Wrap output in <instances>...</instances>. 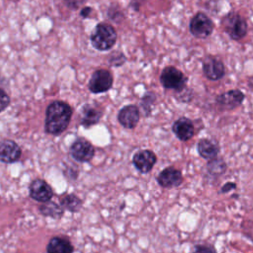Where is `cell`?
<instances>
[{
    "label": "cell",
    "mask_w": 253,
    "mask_h": 253,
    "mask_svg": "<svg viewBox=\"0 0 253 253\" xmlns=\"http://www.w3.org/2000/svg\"><path fill=\"white\" fill-rule=\"evenodd\" d=\"M71 107L62 101L50 103L45 112V131L49 134L57 135L62 133L71 119Z\"/></svg>",
    "instance_id": "cell-1"
},
{
    "label": "cell",
    "mask_w": 253,
    "mask_h": 253,
    "mask_svg": "<svg viewBox=\"0 0 253 253\" xmlns=\"http://www.w3.org/2000/svg\"><path fill=\"white\" fill-rule=\"evenodd\" d=\"M117 41V32L113 26L101 23L96 26L90 36V42L95 49L105 51L111 49Z\"/></svg>",
    "instance_id": "cell-2"
},
{
    "label": "cell",
    "mask_w": 253,
    "mask_h": 253,
    "mask_svg": "<svg viewBox=\"0 0 253 253\" xmlns=\"http://www.w3.org/2000/svg\"><path fill=\"white\" fill-rule=\"evenodd\" d=\"M221 27L224 32L234 41H239L247 34L246 20L238 13L230 12L221 19Z\"/></svg>",
    "instance_id": "cell-3"
},
{
    "label": "cell",
    "mask_w": 253,
    "mask_h": 253,
    "mask_svg": "<svg viewBox=\"0 0 253 253\" xmlns=\"http://www.w3.org/2000/svg\"><path fill=\"white\" fill-rule=\"evenodd\" d=\"M188 78L185 74L174 66H166L160 74V83L165 89H172L180 92L187 86Z\"/></svg>",
    "instance_id": "cell-4"
},
{
    "label": "cell",
    "mask_w": 253,
    "mask_h": 253,
    "mask_svg": "<svg viewBox=\"0 0 253 253\" xmlns=\"http://www.w3.org/2000/svg\"><path fill=\"white\" fill-rule=\"evenodd\" d=\"M213 22L203 12L196 13L190 21V33L197 39H206L213 32Z\"/></svg>",
    "instance_id": "cell-5"
},
{
    "label": "cell",
    "mask_w": 253,
    "mask_h": 253,
    "mask_svg": "<svg viewBox=\"0 0 253 253\" xmlns=\"http://www.w3.org/2000/svg\"><path fill=\"white\" fill-rule=\"evenodd\" d=\"M112 85L113 75L111 74V72L107 69H98L93 72L89 80L88 88L92 93L98 94L107 92L111 89Z\"/></svg>",
    "instance_id": "cell-6"
},
{
    "label": "cell",
    "mask_w": 253,
    "mask_h": 253,
    "mask_svg": "<svg viewBox=\"0 0 253 253\" xmlns=\"http://www.w3.org/2000/svg\"><path fill=\"white\" fill-rule=\"evenodd\" d=\"M202 67L205 76L211 81H217L225 74V67L222 60L214 55H207L203 60Z\"/></svg>",
    "instance_id": "cell-7"
},
{
    "label": "cell",
    "mask_w": 253,
    "mask_h": 253,
    "mask_svg": "<svg viewBox=\"0 0 253 253\" xmlns=\"http://www.w3.org/2000/svg\"><path fill=\"white\" fill-rule=\"evenodd\" d=\"M70 154L76 161L88 162L93 158L95 148L88 140L78 138L72 143L70 147Z\"/></svg>",
    "instance_id": "cell-8"
},
{
    "label": "cell",
    "mask_w": 253,
    "mask_h": 253,
    "mask_svg": "<svg viewBox=\"0 0 253 253\" xmlns=\"http://www.w3.org/2000/svg\"><path fill=\"white\" fill-rule=\"evenodd\" d=\"M244 98L245 96L242 91L233 89L219 94L216 97L215 102L222 110H233L242 104Z\"/></svg>",
    "instance_id": "cell-9"
},
{
    "label": "cell",
    "mask_w": 253,
    "mask_h": 253,
    "mask_svg": "<svg viewBox=\"0 0 253 253\" xmlns=\"http://www.w3.org/2000/svg\"><path fill=\"white\" fill-rule=\"evenodd\" d=\"M157 182L163 188H176L182 184L183 176L180 170L174 167H167L158 174Z\"/></svg>",
    "instance_id": "cell-10"
},
{
    "label": "cell",
    "mask_w": 253,
    "mask_h": 253,
    "mask_svg": "<svg viewBox=\"0 0 253 253\" xmlns=\"http://www.w3.org/2000/svg\"><path fill=\"white\" fill-rule=\"evenodd\" d=\"M156 160L155 153L148 149L136 152L132 158L133 165L141 173H148L153 168Z\"/></svg>",
    "instance_id": "cell-11"
},
{
    "label": "cell",
    "mask_w": 253,
    "mask_h": 253,
    "mask_svg": "<svg viewBox=\"0 0 253 253\" xmlns=\"http://www.w3.org/2000/svg\"><path fill=\"white\" fill-rule=\"evenodd\" d=\"M30 196L32 199L38 202L44 203L52 198L53 192L45 181L42 179H36L30 185Z\"/></svg>",
    "instance_id": "cell-12"
},
{
    "label": "cell",
    "mask_w": 253,
    "mask_h": 253,
    "mask_svg": "<svg viewBox=\"0 0 253 253\" xmlns=\"http://www.w3.org/2000/svg\"><path fill=\"white\" fill-rule=\"evenodd\" d=\"M172 130L177 138L182 141L191 139L195 134L194 124L190 119L186 117H181L176 120L172 126Z\"/></svg>",
    "instance_id": "cell-13"
},
{
    "label": "cell",
    "mask_w": 253,
    "mask_h": 253,
    "mask_svg": "<svg viewBox=\"0 0 253 253\" xmlns=\"http://www.w3.org/2000/svg\"><path fill=\"white\" fill-rule=\"evenodd\" d=\"M20 146L13 140L4 139L0 141V161L4 163H13L19 160L21 156Z\"/></svg>",
    "instance_id": "cell-14"
},
{
    "label": "cell",
    "mask_w": 253,
    "mask_h": 253,
    "mask_svg": "<svg viewBox=\"0 0 253 253\" xmlns=\"http://www.w3.org/2000/svg\"><path fill=\"white\" fill-rule=\"evenodd\" d=\"M118 120L126 128H133L139 121V110L134 105H127L121 109L118 115Z\"/></svg>",
    "instance_id": "cell-15"
},
{
    "label": "cell",
    "mask_w": 253,
    "mask_h": 253,
    "mask_svg": "<svg viewBox=\"0 0 253 253\" xmlns=\"http://www.w3.org/2000/svg\"><path fill=\"white\" fill-rule=\"evenodd\" d=\"M197 149L201 157L207 160H211L216 158L219 153V146L218 144L210 138H201L198 141Z\"/></svg>",
    "instance_id": "cell-16"
},
{
    "label": "cell",
    "mask_w": 253,
    "mask_h": 253,
    "mask_svg": "<svg viewBox=\"0 0 253 253\" xmlns=\"http://www.w3.org/2000/svg\"><path fill=\"white\" fill-rule=\"evenodd\" d=\"M72 244L65 238L55 236L51 238L46 246L47 253H73Z\"/></svg>",
    "instance_id": "cell-17"
},
{
    "label": "cell",
    "mask_w": 253,
    "mask_h": 253,
    "mask_svg": "<svg viewBox=\"0 0 253 253\" xmlns=\"http://www.w3.org/2000/svg\"><path fill=\"white\" fill-rule=\"evenodd\" d=\"M102 117V112L91 105H85L81 113V125L85 127L96 125Z\"/></svg>",
    "instance_id": "cell-18"
},
{
    "label": "cell",
    "mask_w": 253,
    "mask_h": 253,
    "mask_svg": "<svg viewBox=\"0 0 253 253\" xmlns=\"http://www.w3.org/2000/svg\"><path fill=\"white\" fill-rule=\"evenodd\" d=\"M227 169V165L225 161L222 158H213L211 160H209L207 164V172L210 176L216 178L221 176L222 174L225 173Z\"/></svg>",
    "instance_id": "cell-19"
},
{
    "label": "cell",
    "mask_w": 253,
    "mask_h": 253,
    "mask_svg": "<svg viewBox=\"0 0 253 253\" xmlns=\"http://www.w3.org/2000/svg\"><path fill=\"white\" fill-rule=\"evenodd\" d=\"M40 211L45 216H51L53 218L60 217L63 214V209L61 206L57 205L54 202H44L40 207Z\"/></svg>",
    "instance_id": "cell-20"
},
{
    "label": "cell",
    "mask_w": 253,
    "mask_h": 253,
    "mask_svg": "<svg viewBox=\"0 0 253 253\" xmlns=\"http://www.w3.org/2000/svg\"><path fill=\"white\" fill-rule=\"evenodd\" d=\"M60 206L69 211H78L82 207V201L74 194H68L61 198Z\"/></svg>",
    "instance_id": "cell-21"
},
{
    "label": "cell",
    "mask_w": 253,
    "mask_h": 253,
    "mask_svg": "<svg viewBox=\"0 0 253 253\" xmlns=\"http://www.w3.org/2000/svg\"><path fill=\"white\" fill-rule=\"evenodd\" d=\"M155 99H156V96L152 92H148L143 96L141 100V107L145 113V116H148L150 114L151 106L155 102Z\"/></svg>",
    "instance_id": "cell-22"
},
{
    "label": "cell",
    "mask_w": 253,
    "mask_h": 253,
    "mask_svg": "<svg viewBox=\"0 0 253 253\" xmlns=\"http://www.w3.org/2000/svg\"><path fill=\"white\" fill-rule=\"evenodd\" d=\"M192 253H216V250L210 244H197L193 247Z\"/></svg>",
    "instance_id": "cell-23"
},
{
    "label": "cell",
    "mask_w": 253,
    "mask_h": 253,
    "mask_svg": "<svg viewBox=\"0 0 253 253\" xmlns=\"http://www.w3.org/2000/svg\"><path fill=\"white\" fill-rule=\"evenodd\" d=\"M126 60V57L123 53L121 52H116V53H113L110 57V62L112 65H115V66H120L122 64H124Z\"/></svg>",
    "instance_id": "cell-24"
},
{
    "label": "cell",
    "mask_w": 253,
    "mask_h": 253,
    "mask_svg": "<svg viewBox=\"0 0 253 253\" xmlns=\"http://www.w3.org/2000/svg\"><path fill=\"white\" fill-rule=\"evenodd\" d=\"M9 104H10L9 96L7 95V93L4 90L0 89V113L2 111H4L8 107Z\"/></svg>",
    "instance_id": "cell-25"
},
{
    "label": "cell",
    "mask_w": 253,
    "mask_h": 253,
    "mask_svg": "<svg viewBox=\"0 0 253 253\" xmlns=\"http://www.w3.org/2000/svg\"><path fill=\"white\" fill-rule=\"evenodd\" d=\"M86 0H64V3L71 9H77Z\"/></svg>",
    "instance_id": "cell-26"
},
{
    "label": "cell",
    "mask_w": 253,
    "mask_h": 253,
    "mask_svg": "<svg viewBox=\"0 0 253 253\" xmlns=\"http://www.w3.org/2000/svg\"><path fill=\"white\" fill-rule=\"evenodd\" d=\"M234 189H236V184L233 183V182H227L220 189V193H227V192H229L231 190H234Z\"/></svg>",
    "instance_id": "cell-27"
},
{
    "label": "cell",
    "mask_w": 253,
    "mask_h": 253,
    "mask_svg": "<svg viewBox=\"0 0 253 253\" xmlns=\"http://www.w3.org/2000/svg\"><path fill=\"white\" fill-rule=\"evenodd\" d=\"M91 12H92V8L91 7H84L80 11V16L82 18H88L89 15L91 14Z\"/></svg>",
    "instance_id": "cell-28"
}]
</instances>
